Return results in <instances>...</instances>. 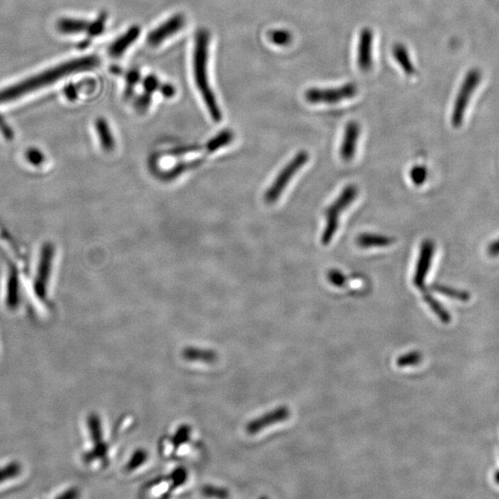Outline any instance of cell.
Listing matches in <instances>:
<instances>
[{
  "label": "cell",
  "instance_id": "cell-1",
  "mask_svg": "<svg viewBox=\"0 0 499 499\" xmlns=\"http://www.w3.org/2000/svg\"><path fill=\"white\" fill-rule=\"evenodd\" d=\"M98 65H100V59L95 56H90L59 66L53 70L47 71L37 76L23 80L13 88L3 90L0 92V104L10 102L22 95L28 94L29 92L35 91V90L40 89L43 86L56 82L61 77L68 76V74L91 70V68L97 67Z\"/></svg>",
  "mask_w": 499,
  "mask_h": 499
},
{
  "label": "cell",
  "instance_id": "cell-2",
  "mask_svg": "<svg viewBox=\"0 0 499 499\" xmlns=\"http://www.w3.org/2000/svg\"><path fill=\"white\" fill-rule=\"evenodd\" d=\"M209 44H210V35L208 32L205 30H200L197 32L196 43H194L193 77L196 88L201 94L209 114L215 121L218 122L222 119V114L209 80Z\"/></svg>",
  "mask_w": 499,
  "mask_h": 499
},
{
  "label": "cell",
  "instance_id": "cell-3",
  "mask_svg": "<svg viewBox=\"0 0 499 499\" xmlns=\"http://www.w3.org/2000/svg\"><path fill=\"white\" fill-rule=\"evenodd\" d=\"M358 193V188L355 185H348L343 189L339 197L335 200L332 205L325 210L327 223H325V229L322 234L323 244H330L333 240L334 236L339 229L340 215L356 199Z\"/></svg>",
  "mask_w": 499,
  "mask_h": 499
},
{
  "label": "cell",
  "instance_id": "cell-4",
  "mask_svg": "<svg viewBox=\"0 0 499 499\" xmlns=\"http://www.w3.org/2000/svg\"><path fill=\"white\" fill-rule=\"evenodd\" d=\"M481 80H482V73L478 68H471L466 74L461 88L459 90L458 95H457L455 103H454L452 118H451V122H452L454 127L459 128L462 126L471 98L473 97L475 90L479 85Z\"/></svg>",
  "mask_w": 499,
  "mask_h": 499
},
{
  "label": "cell",
  "instance_id": "cell-5",
  "mask_svg": "<svg viewBox=\"0 0 499 499\" xmlns=\"http://www.w3.org/2000/svg\"><path fill=\"white\" fill-rule=\"evenodd\" d=\"M309 160V154L306 151H301L292 158L291 162L287 164L279 174L277 175L273 184L265 193V201L267 204H274L279 199L280 196L288 186L289 181Z\"/></svg>",
  "mask_w": 499,
  "mask_h": 499
},
{
  "label": "cell",
  "instance_id": "cell-6",
  "mask_svg": "<svg viewBox=\"0 0 499 499\" xmlns=\"http://www.w3.org/2000/svg\"><path fill=\"white\" fill-rule=\"evenodd\" d=\"M358 88L354 83H346L335 88H310L304 95L308 103L337 104L351 100L357 95Z\"/></svg>",
  "mask_w": 499,
  "mask_h": 499
},
{
  "label": "cell",
  "instance_id": "cell-7",
  "mask_svg": "<svg viewBox=\"0 0 499 499\" xmlns=\"http://www.w3.org/2000/svg\"><path fill=\"white\" fill-rule=\"evenodd\" d=\"M54 256H55L54 245L49 243L44 244L42 247L37 277H35L34 284L35 294L42 301L47 299V286H49L50 273H52Z\"/></svg>",
  "mask_w": 499,
  "mask_h": 499
},
{
  "label": "cell",
  "instance_id": "cell-8",
  "mask_svg": "<svg viewBox=\"0 0 499 499\" xmlns=\"http://www.w3.org/2000/svg\"><path fill=\"white\" fill-rule=\"evenodd\" d=\"M185 25V18L184 15L176 14L174 16L169 18L165 23L160 25L149 34L148 37V43L151 47H158L167 39L172 37L173 35L181 31Z\"/></svg>",
  "mask_w": 499,
  "mask_h": 499
},
{
  "label": "cell",
  "instance_id": "cell-9",
  "mask_svg": "<svg viewBox=\"0 0 499 499\" xmlns=\"http://www.w3.org/2000/svg\"><path fill=\"white\" fill-rule=\"evenodd\" d=\"M434 253L435 244L431 240H426L421 244L419 258H418L414 276V284L418 289H423L424 287L427 274L431 268Z\"/></svg>",
  "mask_w": 499,
  "mask_h": 499
},
{
  "label": "cell",
  "instance_id": "cell-10",
  "mask_svg": "<svg viewBox=\"0 0 499 499\" xmlns=\"http://www.w3.org/2000/svg\"><path fill=\"white\" fill-rule=\"evenodd\" d=\"M373 32L371 29L361 30L359 35L357 64L363 73H367L373 67Z\"/></svg>",
  "mask_w": 499,
  "mask_h": 499
},
{
  "label": "cell",
  "instance_id": "cell-11",
  "mask_svg": "<svg viewBox=\"0 0 499 499\" xmlns=\"http://www.w3.org/2000/svg\"><path fill=\"white\" fill-rule=\"evenodd\" d=\"M360 133L361 127L357 121H349L346 125L342 148H340V157L344 162H351L356 155Z\"/></svg>",
  "mask_w": 499,
  "mask_h": 499
},
{
  "label": "cell",
  "instance_id": "cell-12",
  "mask_svg": "<svg viewBox=\"0 0 499 499\" xmlns=\"http://www.w3.org/2000/svg\"><path fill=\"white\" fill-rule=\"evenodd\" d=\"M291 411L289 409L282 406L276 409V410L268 412V414L263 415L258 419L253 420L247 424L246 431L249 435H255L257 433L262 431L263 429L267 428L271 424H275L280 422H284L289 419Z\"/></svg>",
  "mask_w": 499,
  "mask_h": 499
},
{
  "label": "cell",
  "instance_id": "cell-13",
  "mask_svg": "<svg viewBox=\"0 0 499 499\" xmlns=\"http://www.w3.org/2000/svg\"><path fill=\"white\" fill-rule=\"evenodd\" d=\"M141 29L138 26H133L128 29L124 35L113 42L109 47V53L112 58H119L138 39Z\"/></svg>",
  "mask_w": 499,
  "mask_h": 499
},
{
  "label": "cell",
  "instance_id": "cell-14",
  "mask_svg": "<svg viewBox=\"0 0 499 499\" xmlns=\"http://www.w3.org/2000/svg\"><path fill=\"white\" fill-rule=\"evenodd\" d=\"M20 280L16 269L11 268L8 274L6 306L11 310H15L20 304Z\"/></svg>",
  "mask_w": 499,
  "mask_h": 499
},
{
  "label": "cell",
  "instance_id": "cell-15",
  "mask_svg": "<svg viewBox=\"0 0 499 499\" xmlns=\"http://www.w3.org/2000/svg\"><path fill=\"white\" fill-rule=\"evenodd\" d=\"M395 239L387 235L363 233L357 237L356 243L363 249H370L373 247H387L394 244Z\"/></svg>",
  "mask_w": 499,
  "mask_h": 499
},
{
  "label": "cell",
  "instance_id": "cell-16",
  "mask_svg": "<svg viewBox=\"0 0 499 499\" xmlns=\"http://www.w3.org/2000/svg\"><path fill=\"white\" fill-rule=\"evenodd\" d=\"M393 56L405 74L409 76H414L415 67L414 64H412L410 53H409L405 46L402 44H395L393 47Z\"/></svg>",
  "mask_w": 499,
  "mask_h": 499
},
{
  "label": "cell",
  "instance_id": "cell-17",
  "mask_svg": "<svg viewBox=\"0 0 499 499\" xmlns=\"http://www.w3.org/2000/svg\"><path fill=\"white\" fill-rule=\"evenodd\" d=\"M95 128H97L98 136H100V141L101 146L104 151L112 152L115 149V139L113 136L112 131H110V128L106 119H98L95 121Z\"/></svg>",
  "mask_w": 499,
  "mask_h": 499
},
{
  "label": "cell",
  "instance_id": "cell-18",
  "mask_svg": "<svg viewBox=\"0 0 499 499\" xmlns=\"http://www.w3.org/2000/svg\"><path fill=\"white\" fill-rule=\"evenodd\" d=\"M90 23L83 20L65 19L59 23V31L65 34H77L80 32H88Z\"/></svg>",
  "mask_w": 499,
  "mask_h": 499
},
{
  "label": "cell",
  "instance_id": "cell-19",
  "mask_svg": "<svg viewBox=\"0 0 499 499\" xmlns=\"http://www.w3.org/2000/svg\"><path fill=\"white\" fill-rule=\"evenodd\" d=\"M184 357L187 361L212 363L216 359V354L211 351H206V349L189 348L184 351Z\"/></svg>",
  "mask_w": 499,
  "mask_h": 499
},
{
  "label": "cell",
  "instance_id": "cell-20",
  "mask_svg": "<svg viewBox=\"0 0 499 499\" xmlns=\"http://www.w3.org/2000/svg\"><path fill=\"white\" fill-rule=\"evenodd\" d=\"M268 37L271 43L279 47L288 46L292 41L291 32L284 29H277L271 31L269 32Z\"/></svg>",
  "mask_w": 499,
  "mask_h": 499
},
{
  "label": "cell",
  "instance_id": "cell-21",
  "mask_svg": "<svg viewBox=\"0 0 499 499\" xmlns=\"http://www.w3.org/2000/svg\"><path fill=\"white\" fill-rule=\"evenodd\" d=\"M423 300L428 304L429 307H431V309L434 311L435 315H438L442 321L445 323L450 321V316L448 315L446 309H445L431 294H428V292H423Z\"/></svg>",
  "mask_w": 499,
  "mask_h": 499
},
{
  "label": "cell",
  "instance_id": "cell-22",
  "mask_svg": "<svg viewBox=\"0 0 499 499\" xmlns=\"http://www.w3.org/2000/svg\"><path fill=\"white\" fill-rule=\"evenodd\" d=\"M233 139V133H232L231 131H224L222 133H220L218 134L217 137H215V138L212 139L210 142L208 143V145H206V149H208V152H215L217 150V149H220V148H222V146H225L228 145L229 143H231Z\"/></svg>",
  "mask_w": 499,
  "mask_h": 499
},
{
  "label": "cell",
  "instance_id": "cell-23",
  "mask_svg": "<svg viewBox=\"0 0 499 499\" xmlns=\"http://www.w3.org/2000/svg\"><path fill=\"white\" fill-rule=\"evenodd\" d=\"M433 291L438 292V294H444L447 297L458 299L461 301H468L470 295L465 291H458V289L450 288V287L440 285V284H434L431 286Z\"/></svg>",
  "mask_w": 499,
  "mask_h": 499
},
{
  "label": "cell",
  "instance_id": "cell-24",
  "mask_svg": "<svg viewBox=\"0 0 499 499\" xmlns=\"http://www.w3.org/2000/svg\"><path fill=\"white\" fill-rule=\"evenodd\" d=\"M20 471H22V467H20V463L18 462H11L10 464L0 468V483L13 479V478L20 474Z\"/></svg>",
  "mask_w": 499,
  "mask_h": 499
},
{
  "label": "cell",
  "instance_id": "cell-25",
  "mask_svg": "<svg viewBox=\"0 0 499 499\" xmlns=\"http://www.w3.org/2000/svg\"><path fill=\"white\" fill-rule=\"evenodd\" d=\"M421 361H422V354L419 351H411L410 354L397 358V366L399 367L416 366Z\"/></svg>",
  "mask_w": 499,
  "mask_h": 499
},
{
  "label": "cell",
  "instance_id": "cell-26",
  "mask_svg": "<svg viewBox=\"0 0 499 499\" xmlns=\"http://www.w3.org/2000/svg\"><path fill=\"white\" fill-rule=\"evenodd\" d=\"M27 162L35 167L41 166L46 160V157L40 149L32 148L27 149L25 153Z\"/></svg>",
  "mask_w": 499,
  "mask_h": 499
},
{
  "label": "cell",
  "instance_id": "cell-27",
  "mask_svg": "<svg viewBox=\"0 0 499 499\" xmlns=\"http://www.w3.org/2000/svg\"><path fill=\"white\" fill-rule=\"evenodd\" d=\"M88 424L90 431H91L92 441L97 444L101 443V442H102V431H101V426L98 417L95 416V415L90 416Z\"/></svg>",
  "mask_w": 499,
  "mask_h": 499
},
{
  "label": "cell",
  "instance_id": "cell-28",
  "mask_svg": "<svg viewBox=\"0 0 499 499\" xmlns=\"http://www.w3.org/2000/svg\"><path fill=\"white\" fill-rule=\"evenodd\" d=\"M203 161H204V160H194L192 161V162L189 163L179 164V166L173 167L172 170H169V172L167 173L166 179H172L178 177V176L181 174V173L186 172V170L189 169H193V167L200 165V164H201Z\"/></svg>",
  "mask_w": 499,
  "mask_h": 499
},
{
  "label": "cell",
  "instance_id": "cell-29",
  "mask_svg": "<svg viewBox=\"0 0 499 499\" xmlns=\"http://www.w3.org/2000/svg\"><path fill=\"white\" fill-rule=\"evenodd\" d=\"M427 169L423 166H415L412 167L410 172V177L412 184L420 186L426 182L427 179Z\"/></svg>",
  "mask_w": 499,
  "mask_h": 499
},
{
  "label": "cell",
  "instance_id": "cell-30",
  "mask_svg": "<svg viewBox=\"0 0 499 499\" xmlns=\"http://www.w3.org/2000/svg\"><path fill=\"white\" fill-rule=\"evenodd\" d=\"M327 279L332 285L336 287L344 286L347 282L346 277L342 272L337 270V269H332L328 272Z\"/></svg>",
  "mask_w": 499,
  "mask_h": 499
},
{
  "label": "cell",
  "instance_id": "cell-31",
  "mask_svg": "<svg viewBox=\"0 0 499 499\" xmlns=\"http://www.w3.org/2000/svg\"><path fill=\"white\" fill-rule=\"evenodd\" d=\"M160 88V80L154 76H148L145 78V80H143V88L145 89V92H148V94L152 95V92Z\"/></svg>",
  "mask_w": 499,
  "mask_h": 499
},
{
  "label": "cell",
  "instance_id": "cell-32",
  "mask_svg": "<svg viewBox=\"0 0 499 499\" xmlns=\"http://www.w3.org/2000/svg\"><path fill=\"white\" fill-rule=\"evenodd\" d=\"M150 103L151 94H148V92H145V94L141 95V97L136 100V109L138 110L139 112H145V110L148 109V107L150 106Z\"/></svg>",
  "mask_w": 499,
  "mask_h": 499
},
{
  "label": "cell",
  "instance_id": "cell-33",
  "mask_svg": "<svg viewBox=\"0 0 499 499\" xmlns=\"http://www.w3.org/2000/svg\"><path fill=\"white\" fill-rule=\"evenodd\" d=\"M199 149H201L200 146H185V148L174 149V150L170 152L169 155H181L184 154L192 153V152L198 151Z\"/></svg>",
  "mask_w": 499,
  "mask_h": 499
},
{
  "label": "cell",
  "instance_id": "cell-34",
  "mask_svg": "<svg viewBox=\"0 0 499 499\" xmlns=\"http://www.w3.org/2000/svg\"><path fill=\"white\" fill-rule=\"evenodd\" d=\"M0 131H1V133L6 139H13V131H11L10 127H8V125L6 124L4 119H3L1 116H0Z\"/></svg>",
  "mask_w": 499,
  "mask_h": 499
},
{
  "label": "cell",
  "instance_id": "cell-35",
  "mask_svg": "<svg viewBox=\"0 0 499 499\" xmlns=\"http://www.w3.org/2000/svg\"><path fill=\"white\" fill-rule=\"evenodd\" d=\"M64 95L68 100L74 101L77 98L78 92L76 91V86L68 85L65 88Z\"/></svg>",
  "mask_w": 499,
  "mask_h": 499
},
{
  "label": "cell",
  "instance_id": "cell-36",
  "mask_svg": "<svg viewBox=\"0 0 499 499\" xmlns=\"http://www.w3.org/2000/svg\"><path fill=\"white\" fill-rule=\"evenodd\" d=\"M128 85L133 88L134 85H136L137 82L140 80V74L137 71H131L128 73L127 76Z\"/></svg>",
  "mask_w": 499,
  "mask_h": 499
},
{
  "label": "cell",
  "instance_id": "cell-37",
  "mask_svg": "<svg viewBox=\"0 0 499 499\" xmlns=\"http://www.w3.org/2000/svg\"><path fill=\"white\" fill-rule=\"evenodd\" d=\"M161 92H162L164 97L169 98L174 97L176 94L175 88L172 85H161Z\"/></svg>",
  "mask_w": 499,
  "mask_h": 499
},
{
  "label": "cell",
  "instance_id": "cell-38",
  "mask_svg": "<svg viewBox=\"0 0 499 499\" xmlns=\"http://www.w3.org/2000/svg\"><path fill=\"white\" fill-rule=\"evenodd\" d=\"M488 253L490 255L493 257H497L499 255V239L497 241H495L494 243H492L491 244L489 245L488 249Z\"/></svg>",
  "mask_w": 499,
  "mask_h": 499
},
{
  "label": "cell",
  "instance_id": "cell-39",
  "mask_svg": "<svg viewBox=\"0 0 499 499\" xmlns=\"http://www.w3.org/2000/svg\"><path fill=\"white\" fill-rule=\"evenodd\" d=\"M145 454L143 452L136 454V456H134V458L131 459L130 464L131 467L136 468L137 467V466L141 464V463L143 462V459H145Z\"/></svg>",
  "mask_w": 499,
  "mask_h": 499
},
{
  "label": "cell",
  "instance_id": "cell-40",
  "mask_svg": "<svg viewBox=\"0 0 499 499\" xmlns=\"http://www.w3.org/2000/svg\"><path fill=\"white\" fill-rule=\"evenodd\" d=\"M78 497V491L76 489H70L68 490V491H66L62 495H59V497H56L58 498H62V499H71V498H76Z\"/></svg>",
  "mask_w": 499,
  "mask_h": 499
}]
</instances>
